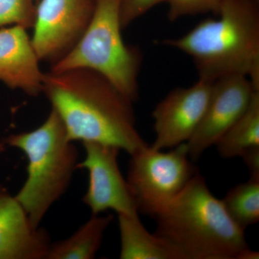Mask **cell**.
<instances>
[{
  "instance_id": "4",
  "label": "cell",
  "mask_w": 259,
  "mask_h": 259,
  "mask_svg": "<svg viewBox=\"0 0 259 259\" xmlns=\"http://www.w3.org/2000/svg\"><path fill=\"white\" fill-rule=\"evenodd\" d=\"M73 143L53 108L40 127L5 140V144L21 150L28 157V177L15 197L33 226H40L71 183L78 163L77 148Z\"/></svg>"
},
{
  "instance_id": "2",
  "label": "cell",
  "mask_w": 259,
  "mask_h": 259,
  "mask_svg": "<svg viewBox=\"0 0 259 259\" xmlns=\"http://www.w3.org/2000/svg\"><path fill=\"white\" fill-rule=\"evenodd\" d=\"M218 16L162 42L190 56L199 79L240 75L259 91V0H223Z\"/></svg>"
},
{
  "instance_id": "9",
  "label": "cell",
  "mask_w": 259,
  "mask_h": 259,
  "mask_svg": "<svg viewBox=\"0 0 259 259\" xmlns=\"http://www.w3.org/2000/svg\"><path fill=\"white\" fill-rule=\"evenodd\" d=\"M255 91L248 77L225 76L213 81L207 107L193 136L186 143L191 161H198L239 119Z\"/></svg>"
},
{
  "instance_id": "21",
  "label": "cell",
  "mask_w": 259,
  "mask_h": 259,
  "mask_svg": "<svg viewBox=\"0 0 259 259\" xmlns=\"http://www.w3.org/2000/svg\"><path fill=\"white\" fill-rule=\"evenodd\" d=\"M258 252L250 250L249 248H247L244 251L242 252L238 259H258Z\"/></svg>"
},
{
  "instance_id": "19",
  "label": "cell",
  "mask_w": 259,
  "mask_h": 259,
  "mask_svg": "<svg viewBox=\"0 0 259 259\" xmlns=\"http://www.w3.org/2000/svg\"><path fill=\"white\" fill-rule=\"evenodd\" d=\"M166 0H121L120 20L122 29Z\"/></svg>"
},
{
  "instance_id": "8",
  "label": "cell",
  "mask_w": 259,
  "mask_h": 259,
  "mask_svg": "<svg viewBox=\"0 0 259 259\" xmlns=\"http://www.w3.org/2000/svg\"><path fill=\"white\" fill-rule=\"evenodd\" d=\"M82 144L86 155L83 161L76 165V169L88 170L90 177L83 203L93 214L112 209L118 215H139L136 200L119 167L120 150L99 143Z\"/></svg>"
},
{
  "instance_id": "6",
  "label": "cell",
  "mask_w": 259,
  "mask_h": 259,
  "mask_svg": "<svg viewBox=\"0 0 259 259\" xmlns=\"http://www.w3.org/2000/svg\"><path fill=\"white\" fill-rule=\"evenodd\" d=\"M131 156L126 180L139 212L153 218L198 173L189 157L186 144L168 152L148 145Z\"/></svg>"
},
{
  "instance_id": "16",
  "label": "cell",
  "mask_w": 259,
  "mask_h": 259,
  "mask_svg": "<svg viewBox=\"0 0 259 259\" xmlns=\"http://www.w3.org/2000/svg\"><path fill=\"white\" fill-rule=\"evenodd\" d=\"M221 200L231 219L245 231L259 221V178L250 177L232 188Z\"/></svg>"
},
{
  "instance_id": "10",
  "label": "cell",
  "mask_w": 259,
  "mask_h": 259,
  "mask_svg": "<svg viewBox=\"0 0 259 259\" xmlns=\"http://www.w3.org/2000/svg\"><path fill=\"white\" fill-rule=\"evenodd\" d=\"M212 82L199 79L189 88L175 89L153 111L156 139L151 147L162 150L186 144L199 127Z\"/></svg>"
},
{
  "instance_id": "18",
  "label": "cell",
  "mask_w": 259,
  "mask_h": 259,
  "mask_svg": "<svg viewBox=\"0 0 259 259\" xmlns=\"http://www.w3.org/2000/svg\"><path fill=\"white\" fill-rule=\"evenodd\" d=\"M223 0H166L168 5V18L176 21L188 15L212 13L218 15Z\"/></svg>"
},
{
  "instance_id": "3",
  "label": "cell",
  "mask_w": 259,
  "mask_h": 259,
  "mask_svg": "<svg viewBox=\"0 0 259 259\" xmlns=\"http://www.w3.org/2000/svg\"><path fill=\"white\" fill-rule=\"evenodd\" d=\"M154 219L155 233L186 259H238L249 248L244 230L231 219L199 173Z\"/></svg>"
},
{
  "instance_id": "5",
  "label": "cell",
  "mask_w": 259,
  "mask_h": 259,
  "mask_svg": "<svg viewBox=\"0 0 259 259\" xmlns=\"http://www.w3.org/2000/svg\"><path fill=\"white\" fill-rule=\"evenodd\" d=\"M121 0H97L91 23L67 55L51 66V71L93 70L111 81L135 102L139 96V77L143 56L139 48L122 39Z\"/></svg>"
},
{
  "instance_id": "15",
  "label": "cell",
  "mask_w": 259,
  "mask_h": 259,
  "mask_svg": "<svg viewBox=\"0 0 259 259\" xmlns=\"http://www.w3.org/2000/svg\"><path fill=\"white\" fill-rule=\"evenodd\" d=\"M218 151L224 158L241 156L259 146V92H255L246 110L218 141Z\"/></svg>"
},
{
  "instance_id": "7",
  "label": "cell",
  "mask_w": 259,
  "mask_h": 259,
  "mask_svg": "<svg viewBox=\"0 0 259 259\" xmlns=\"http://www.w3.org/2000/svg\"><path fill=\"white\" fill-rule=\"evenodd\" d=\"M97 0L37 2L32 45L39 60L54 65L67 55L83 36Z\"/></svg>"
},
{
  "instance_id": "22",
  "label": "cell",
  "mask_w": 259,
  "mask_h": 259,
  "mask_svg": "<svg viewBox=\"0 0 259 259\" xmlns=\"http://www.w3.org/2000/svg\"><path fill=\"white\" fill-rule=\"evenodd\" d=\"M5 144L4 143H0V152L4 151Z\"/></svg>"
},
{
  "instance_id": "17",
  "label": "cell",
  "mask_w": 259,
  "mask_h": 259,
  "mask_svg": "<svg viewBox=\"0 0 259 259\" xmlns=\"http://www.w3.org/2000/svg\"><path fill=\"white\" fill-rule=\"evenodd\" d=\"M36 3L35 0H0V29L7 25L33 28Z\"/></svg>"
},
{
  "instance_id": "20",
  "label": "cell",
  "mask_w": 259,
  "mask_h": 259,
  "mask_svg": "<svg viewBox=\"0 0 259 259\" xmlns=\"http://www.w3.org/2000/svg\"><path fill=\"white\" fill-rule=\"evenodd\" d=\"M241 157L250 172V177L259 178V146L247 150Z\"/></svg>"
},
{
  "instance_id": "23",
  "label": "cell",
  "mask_w": 259,
  "mask_h": 259,
  "mask_svg": "<svg viewBox=\"0 0 259 259\" xmlns=\"http://www.w3.org/2000/svg\"><path fill=\"white\" fill-rule=\"evenodd\" d=\"M35 1H36V2H37H37H38V0H35Z\"/></svg>"
},
{
  "instance_id": "12",
  "label": "cell",
  "mask_w": 259,
  "mask_h": 259,
  "mask_svg": "<svg viewBox=\"0 0 259 259\" xmlns=\"http://www.w3.org/2000/svg\"><path fill=\"white\" fill-rule=\"evenodd\" d=\"M27 30L20 25L0 29V81L37 97L42 93L45 73Z\"/></svg>"
},
{
  "instance_id": "14",
  "label": "cell",
  "mask_w": 259,
  "mask_h": 259,
  "mask_svg": "<svg viewBox=\"0 0 259 259\" xmlns=\"http://www.w3.org/2000/svg\"><path fill=\"white\" fill-rule=\"evenodd\" d=\"M113 218L93 214L72 236L51 243L47 259H92L101 246L104 234Z\"/></svg>"
},
{
  "instance_id": "13",
  "label": "cell",
  "mask_w": 259,
  "mask_h": 259,
  "mask_svg": "<svg viewBox=\"0 0 259 259\" xmlns=\"http://www.w3.org/2000/svg\"><path fill=\"white\" fill-rule=\"evenodd\" d=\"M121 259H186L176 246L149 233L139 215H118Z\"/></svg>"
},
{
  "instance_id": "1",
  "label": "cell",
  "mask_w": 259,
  "mask_h": 259,
  "mask_svg": "<svg viewBox=\"0 0 259 259\" xmlns=\"http://www.w3.org/2000/svg\"><path fill=\"white\" fill-rule=\"evenodd\" d=\"M42 93L72 142L109 145L130 156L148 146L136 128L134 102L96 71H49L44 74Z\"/></svg>"
},
{
  "instance_id": "11",
  "label": "cell",
  "mask_w": 259,
  "mask_h": 259,
  "mask_svg": "<svg viewBox=\"0 0 259 259\" xmlns=\"http://www.w3.org/2000/svg\"><path fill=\"white\" fill-rule=\"evenodd\" d=\"M51 244L48 232L32 226L15 196L0 186V259H47Z\"/></svg>"
}]
</instances>
